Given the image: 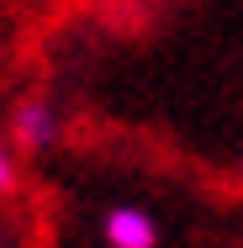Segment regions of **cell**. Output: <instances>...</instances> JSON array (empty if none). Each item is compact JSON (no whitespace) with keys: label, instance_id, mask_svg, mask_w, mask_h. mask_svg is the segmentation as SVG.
I'll return each instance as SVG.
<instances>
[{"label":"cell","instance_id":"6da1fadb","mask_svg":"<svg viewBox=\"0 0 243 248\" xmlns=\"http://www.w3.org/2000/svg\"><path fill=\"white\" fill-rule=\"evenodd\" d=\"M58 138H64V122H58L53 100L32 95V100H21V106L11 111V143L21 153H48Z\"/></svg>","mask_w":243,"mask_h":248},{"label":"cell","instance_id":"7a4b0ae2","mask_svg":"<svg viewBox=\"0 0 243 248\" xmlns=\"http://www.w3.org/2000/svg\"><path fill=\"white\" fill-rule=\"evenodd\" d=\"M100 238L106 248H159V222L143 206H111L100 217Z\"/></svg>","mask_w":243,"mask_h":248},{"label":"cell","instance_id":"3957f363","mask_svg":"<svg viewBox=\"0 0 243 248\" xmlns=\"http://www.w3.org/2000/svg\"><path fill=\"white\" fill-rule=\"evenodd\" d=\"M11 190H16V153L0 138V196H11Z\"/></svg>","mask_w":243,"mask_h":248},{"label":"cell","instance_id":"277c9868","mask_svg":"<svg viewBox=\"0 0 243 248\" xmlns=\"http://www.w3.org/2000/svg\"><path fill=\"white\" fill-rule=\"evenodd\" d=\"M0 248H16V243H5V238H0Z\"/></svg>","mask_w":243,"mask_h":248}]
</instances>
